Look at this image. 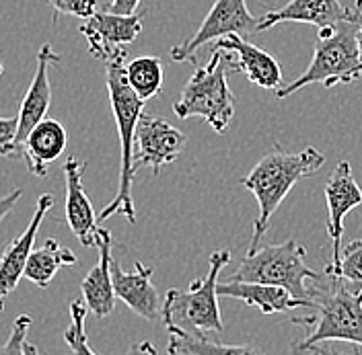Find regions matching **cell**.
<instances>
[{"label": "cell", "instance_id": "obj_23", "mask_svg": "<svg viewBox=\"0 0 362 355\" xmlns=\"http://www.w3.org/2000/svg\"><path fill=\"white\" fill-rule=\"evenodd\" d=\"M126 78L136 95L146 103L163 89V64L157 56H140L126 62Z\"/></svg>", "mask_w": 362, "mask_h": 355}, {"label": "cell", "instance_id": "obj_31", "mask_svg": "<svg viewBox=\"0 0 362 355\" xmlns=\"http://www.w3.org/2000/svg\"><path fill=\"white\" fill-rule=\"evenodd\" d=\"M126 355H157V349L151 341H140V343H134Z\"/></svg>", "mask_w": 362, "mask_h": 355}, {"label": "cell", "instance_id": "obj_17", "mask_svg": "<svg viewBox=\"0 0 362 355\" xmlns=\"http://www.w3.org/2000/svg\"><path fill=\"white\" fill-rule=\"evenodd\" d=\"M87 162L70 156L64 162V177H66V222L72 234L85 248L95 246L99 220L93 210L89 195L83 187V173Z\"/></svg>", "mask_w": 362, "mask_h": 355}, {"label": "cell", "instance_id": "obj_21", "mask_svg": "<svg viewBox=\"0 0 362 355\" xmlns=\"http://www.w3.org/2000/svg\"><path fill=\"white\" fill-rule=\"evenodd\" d=\"M78 259L70 248L62 246L56 239H45V243L29 255L23 277L37 288H47L60 267H74Z\"/></svg>", "mask_w": 362, "mask_h": 355}, {"label": "cell", "instance_id": "obj_16", "mask_svg": "<svg viewBox=\"0 0 362 355\" xmlns=\"http://www.w3.org/2000/svg\"><path fill=\"white\" fill-rule=\"evenodd\" d=\"M354 15L356 13L350 6H344L339 0H291L284 6L262 15L257 31H268L278 23H307L315 25L319 31H325L352 19Z\"/></svg>", "mask_w": 362, "mask_h": 355}, {"label": "cell", "instance_id": "obj_26", "mask_svg": "<svg viewBox=\"0 0 362 355\" xmlns=\"http://www.w3.org/2000/svg\"><path fill=\"white\" fill-rule=\"evenodd\" d=\"M33 325V318L29 314H19L13 320L11 335L6 343L0 347V355H27L25 354V343H27V333Z\"/></svg>", "mask_w": 362, "mask_h": 355}, {"label": "cell", "instance_id": "obj_28", "mask_svg": "<svg viewBox=\"0 0 362 355\" xmlns=\"http://www.w3.org/2000/svg\"><path fill=\"white\" fill-rule=\"evenodd\" d=\"M17 128H19L17 115L15 117H0V156L17 158V148H15Z\"/></svg>", "mask_w": 362, "mask_h": 355}, {"label": "cell", "instance_id": "obj_27", "mask_svg": "<svg viewBox=\"0 0 362 355\" xmlns=\"http://www.w3.org/2000/svg\"><path fill=\"white\" fill-rule=\"evenodd\" d=\"M56 15H70L78 19H89L97 13V0H47Z\"/></svg>", "mask_w": 362, "mask_h": 355}, {"label": "cell", "instance_id": "obj_6", "mask_svg": "<svg viewBox=\"0 0 362 355\" xmlns=\"http://www.w3.org/2000/svg\"><path fill=\"white\" fill-rule=\"evenodd\" d=\"M361 23L362 17L354 15L352 19L341 21L334 29L319 31L311 64L296 80L276 90V99H286L296 90L315 83L325 85L327 89L339 85V80L362 62L358 40H356Z\"/></svg>", "mask_w": 362, "mask_h": 355}, {"label": "cell", "instance_id": "obj_19", "mask_svg": "<svg viewBox=\"0 0 362 355\" xmlns=\"http://www.w3.org/2000/svg\"><path fill=\"white\" fill-rule=\"evenodd\" d=\"M216 291L221 298L241 300L247 306L262 314H286L294 311H309L313 306L311 300L294 298L288 289L268 286V284H251V282H218Z\"/></svg>", "mask_w": 362, "mask_h": 355}, {"label": "cell", "instance_id": "obj_5", "mask_svg": "<svg viewBox=\"0 0 362 355\" xmlns=\"http://www.w3.org/2000/svg\"><path fill=\"white\" fill-rule=\"evenodd\" d=\"M230 56L214 49L208 64L200 66L185 83L180 99L173 103V113L180 119L202 117L216 133H225L235 117V97L228 89Z\"/></svg>", "mask_w": 362, "mask_h": 355}, {"label": "cell", "instance_id": "obj_18", "mask_svg": "<svg viewBox=\"0 0 362 355\" xmlns=\"http://www.w3.org/2000/svg\"><path fill=\"white\" fill-rule=\"evenodd\" d=\"M95 246L99 251V261L85 275L81 291H83V302L87 304L90 314L95 318H105L115 308V291L112 282L113 239L107 228L97 230Z\"/></svg>", "mask_w": 362, "mask_h": 355}, {"label": "cell", "instance_id": "obj_33", "mask_svg": "<svg viewBox=\"0 0 362 355\" xmlns=\"http://www.w3.org/2000/svg\"><path fill=\"white\" fill-rule=\"evenodd\" d=\"M305 355H362V354H332V351H325L321 345H315V347H311V349H307Z\"/></svg>", "mask_w": 362, "mask_h": 355}, {"label": "cell", "instance_id": "obj_35", "mask_svg": "<svg viewBox=\"0 0 362 355\" xmlns=\"http://www.w3.org/2000/svg\"><path fill=\"white\" fill-rule=\"evenodd\" d=\"M350 8H352L358 17H362V0H350Z\"/></svg>", "mask_w": 362, "mask_h": 355}, {"label": "cell", "instance_id": "obj_34", "mask_svg": "<svg viewBox=\"0 0 362 355\" xmlns=\"http://www.w3.org/2000/svg\"><path fill=\"white\" fill-rule=\"evenodd\" d=\"M25 354L27 355H42V351H40V347L37 345H33V343H25Z\"/></svg>", "mask_w": 362, "mask_h": 355}, {"label": "cell", "instance_id": "obj_15", "mask_svg": "<svg viewBox=\"0 0 362 355\" xmlns=\"http://www.w3.org/2000/svg\"><path fill=\"white\" fill-rule=\"evenodd\" d=\"M54 203H56L54 195H49V193L40 195L31 222L27 224V228L21 234L17 239H13L2 251V255H0V311L4 306V298L19 286L25 265L29 261V255L33 253V246H35V236L42 228L45 214L54 207Z\"/></svg>", "mask_w": 362, "mask_h": 355}, {"label": "cell", "instance_id": "obj_20", "mask_svg": "<svg viewBox=\"0 0 362 355\" xmlns=\"http://www.w3.org/2000/svg\"><path fill=\"white\" fill-rule=\"evenodd\" d=\"M68 136L64 126L56 119L40 121L21 146V156L25 158L27 171L33 177H45L47 169L54 160H58L66 150Z\"/></svg>", "mask_w": 362, "mask_h": 355}, {"label": "cell", "instance_id": "obj_10", "mask_svg": "<svg viewBox=\"0 0 362 355\" xmlns=\"http://www.w3.org/2000/svg\"><path fill=\"white\" fill-rule=\"evenodd\" d=\"M142 31L140 15H115L110 11L95 13L78 27V33L87 40L93 58L107 62L136 42Z\"/></svg>", "mask_w": 362, "mask_h": 355}, {"label": "cell", "instance_id": "obj_13", "mask_svg": "<svg viewBox=\"0 0 362 355\" xmlns=\"http://www.w3.org/2000/svg\"><path fill=\"white\" fill-rule=\"evenodd\" d=\"M214 49L225 52L230 58V66L235 72H243L249 83L257 85L259 89L276 90L282 87V66L280 62L268 54L266 49L249 44L241 35H228L214 44Z\"/></svg>", "mask_w": 362, "mask_h": 355}, {"label": "cell", "instance_id": "obj_4", "mask_svg": "<svg viewBox=\"0 0 362 355\" xmlns=\"http://www.w3.org/2000/svg\"><path fill=\"white\" fill-rule=\"evenodd\" d=\"M230 263V253L218 248L210 255L206 275L192 282L189 289L171 288L163 300V323L167 331L177 329L189 335L223 333L225 323L218 306V277L221 271Z\"/></svg>", "mask_w": 362, "mask_h": 355}, {"label": "cell", "instance_id": "obj_2", "mask_svg": "<svg viewBox=\"0 0 362 355\" xmlns=\"http://www.w3.org/2000/svg\"><path fill=\"white\" fill-rule=\"evenodd\" d=\"M323 164L325 156L315 146H307L298 152H286L280 146H274V150L251 169L247 177H243L241 185L253 193L259 205L257 218L253 220V236L247 253L259 248V241L268 232L272 216L286 200L288 191L298 181L313 177Z\"/></svg>", "mask_w": 362, "mask_h": 355}, {"label": "cell", "instance_id": "obj_29", "mask_svg": "<svg viewBox=\"0 0 362 355\" xmlns=\"http://www.w3.org/2000/svg\"><path fill=\"white\" fill-rule=\"evenodd\" d=\"M23 198V191L21 189H13L8 195H4V198H0V222L13 212V207L17 205V201Z\"/></svg>", "mask_w": 362, "mask_h": 355}, {"label": "cell", "instance_id": "obj_25", "mask_svg": "<svg viewBox=\"0 0 362 355\" xmlns=\"http://www.w3.org/2000/svg\"><path fill=\"white\" fill-rule=\"evenodd\" d=\"M323 271L338 275L341 279H346L348 284H356L358 288H362V239L361 241H352L348 246L341 248L338 267L323 269Z\"/></svg>", "mask_w": 362, "mask_h": 355}, {"label": "cell", "instance_id": "obj_11", "mask_svg": "<svg viewBox=\"0 0 362 355\" xmlns=\"http://www.w3.org/2000/svg\"><path fill=\"white\" fill-rule=\"evenodd\" d=\"M325 201H327V234L332 239V261L325 269L338 267L341 257V234H344V218L350 210L362 203V189L354 181L352 167L348 160H341L334 173L329 175L325 187Z\"/></svg>", "mask_w": 362, "mask_h": 355}, {"label": "cell", "instance_id": "obj_32", "mask_svg": "<svg viewBox=\"0 0 362 355\" xmlns=\"http://www.w3.org/2000/svg\"><path fill=\"white\" fill-rule=\"evenodd\" d=\"M362 76V64H358V66L354 68V70H350L341 80H339V85H350V83H354L356 78H361Z\"/></svg>", "mask_w": 362, "mask_h": 355}, {"label": "cell", "instance_id": "obj_22", "mask_svg": "<svg viewBox=\"0 0 362 355\" xmlns=\"http://www.w3.org/2000/svg\"><path fill=\"white\" fill-rule=\"evenodd\" d=\"M169 355H266L257 345H225L208 339V335H189L171 329L169 331Z\"/></svg>", "mask_w": 362, "mask_h": 355}, {"label": "cell", "instance_id": "obj_7", "mask_svg": "<svg viewBox=\"0 0 362 355\" xmlns=\"http://www.w3.org/2000/svg\"><path fill=\"white\" fill-rule=\"evenodd\" d=\"M317 271L307 265V251L296 241L259 246L247 253L228 277V282L268 284L288 289L294 298L309 300V282L315 279Z\"/></svg>", "mask_w": 362, "mask_h": 355}, {"label": "cell", "instance_id": "obj_30", "mask_svg": "<svg viewBox=\"0 0 362 355\" xmlns=\"http://www.w3.org/2000/svg\"><path fill=\"white\" fill-rule=\"evenodd\" d=\"M140 0H112L107 11L115 13V15H136Z\"/></svg>", "mask_w": 362, "mask_h": 355}, {"label": "cell", "instance_id": "obj_3", "mask_svg": "<svg viewBox=\"0 0 362 355\" xmlns=\"http://www.w3.org/2000/svg\"><path fill=\"white\" fill-rule=\"evenodd\" d=\"M126 56L128 49L119 52L117 56L105 62V76H107V92L112 103L113 119L117 126L119 148H122V167H119V187L110 205L101 210L97 216L99 222L110 220L115 214H122L128 222H136L134 200H132V183H134V142L136 128L142 117L144 101L136 95L126 78Z\"/></svg>", "mask_w": 362, "mask_h": 355}, {"label": "cell", "instance_id": "obj_14", "mask_svg": "<svg viewBox=\"0 0 362 355\" xmlns=\"http://www.w3.org/2000/svg\"><path fill=\"white\" fill-rule=\"evenodd\" d=\"M153 267L136 261L134 271H124L119 263L112 261V282L115 298H119L140 318L155 323L163 316V302L157 288L153 286Z\"/></svg>", "mask_w": 362, "mask_h": 355}, {"label": "cell", "instance_id": "obj_9", "mask_svg": "<svg viewBox=\"0 0 362 355\" xmlns=\"http://www.w3.org/2000/svg\"><path fill=\"white\" fill-rule=\"evenodd\" d=\"M187 138L185 133L171 126L169 121L142 113L134 142V169H151L155 175L160 173L165 164L175 162L183 152Z\"/></svg>", "mask_w": 362, "mask_h": 355}, {"label": "cell", "instance_id": "obj_36", "mask_svg": "<svg viewBox=\"0 0 362 355\" xmlns=\"http://www.w3.org/2000/svg\"><path fill=\"white\" fill-rule=\"evenodd\" d=\"M356 40H358V49H361V60H362V23H361V27H358ZM361 64H362V62H361Z\"/></svg>", "mask_w": 362, "mask_h": 355}, {"label": "cell", "instance_id": "obj_1", "mask_svg": "<svg viewBox=\"0 0 362 355\" xmlns=\"http://www.w3.org/2000/svg\"><path fill=\"white\" fill-rule=\"evenodd\" d=\"M309 300L313 306L303 316H293L294 325L309 329L305 339L291 345L294 355H305L307 349L327 341L362 347V288L352 289L346 279L323 271L309 282Z\"/></svg>", "mask_w": 362, "mask_h": 355}, {"label": "cell", "instance_id": "obj_37", "mask_svg": "<svg viewBox=\"0 0 362 355\" xmlns=\"http://www.w3.org/2000/svg\"><path fill=\"white\" fill-rule=\"evenodd\" d=\"M2 72H4V68H2V64H0V76H2Z\"/></svg>", "mask_w": 362, "mask_h": 355}, {"label": "cell", "instance_id": "obj_8", "mask_svg": "<svg viewBox=\"0 0 362 355\" xmlns=\"http://www.w3.org/2000/svg\"><path fill=\"white\" fill-rule=\"evenodd\" d=\"M257 25H259V17H253L249 13L245 0H216L208 11V15L204 17L198 31L189 40L173 45L169 56L173 62H185V60L196 62V52L206 44L218 42L228 35H241V37L255 35L259 33Z\"/></svg>", "mask_w": 362, "mask_h": 355}, {"label": "cell", "instance_id": "obj_12", "mask_svg": "<svg viewBox=\"0 0 362 355\" xmlns=\"http://www.w3.org/2000/svg\"><path fill=\"white\" fill-rule=\"evenodd\" d=\"M60 54L49 44L42 45L40 54H37V70L33 74V80L29 85V89L25 92L21 101V107L17 113L19 119V128H17V140H15V148H17V158L21 156V146L29 132L44 121L49 103H52V83H49V68L54 64H60Z\"/></svg>", "mask_w": 362, "mask_h": 355}, {"label": "cell", "instance_id": "obj_24", "mask_svg": "<svg viewBox=\"0 0 362 355\" xmlns=\"http://www.w3.org/2000/svg\"><path fill=\"white\" fill-rule=\"evenodd\" d=\"M87 304L81 300L70 302V325H68L66 333H64V341L68 343V347L72 349L74 355H97L89 345V337L85 331L87 325Z\"/></svg>", "mask_w": 362, "mask_h": 355}]
</instances>
